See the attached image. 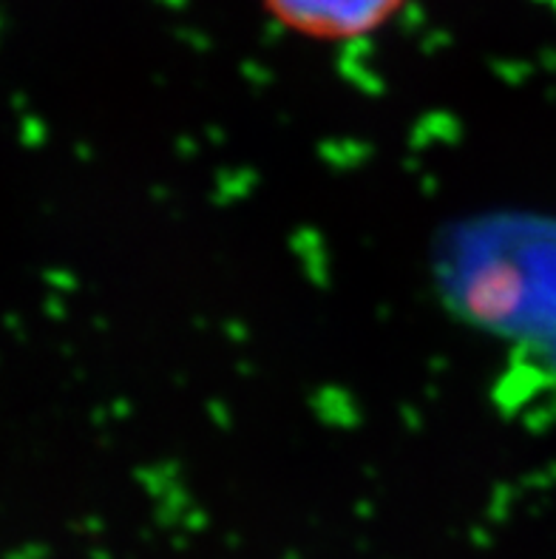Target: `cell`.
Instances as JSON below:
<instances>
[{
	"label": "cell",
	"mask_w": 556,
	"mask_h": 559,
	"mask_svg": "<svg viewBox=\"0 0 556 559\" xmlns=\"http://www.w3.org/2000/svg\"><path fill=\"white\" fill-rule=\"evenodd\" d=\"M406 0H264L275 21L310 40H358L387 26Z\"/></svg>",
	"instance_id": "obj_1"
}]
</instances>
